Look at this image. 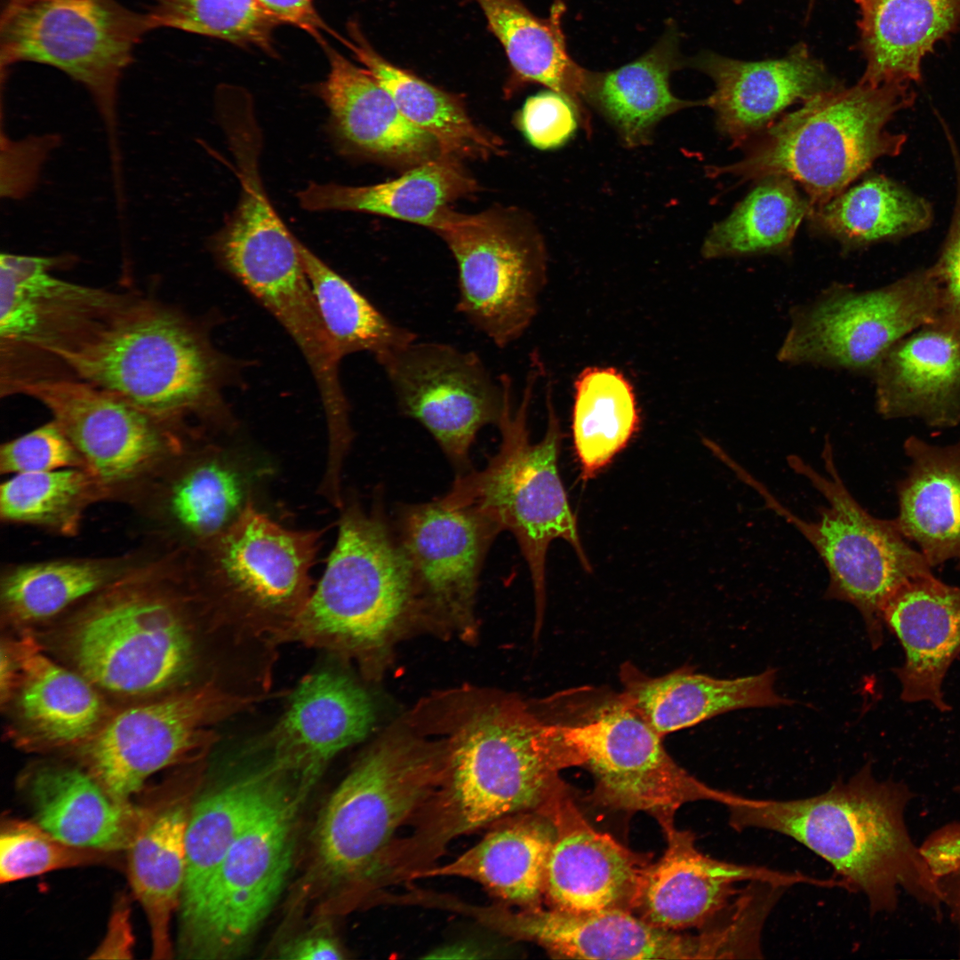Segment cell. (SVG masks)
<instances>
[{
	"mask_svg": "<svg viewBox=\"0 0 960 960\" xmlns=\"http://www.w3.org/2000/svg\"><path fill=\"white\" fill-rule=\"evenodd\" d=\"M909 796L902 783L876 780L868 764L814 796L772 800L732 793L725 806L735 830L780 833L828 861L844 887L866 895L873 913L893 910L900 888L938 912L946 894L907 830Z\"/></svg>",
	"mask_w": 960,
	"mask_h": 960,
	"instance_id": "cell-1",
	"label": "cell"
},
{
	"mask_svg": "<svg viewBox=\"0 0 960 960\" xmlns=\"http://www.w3.org/2000/svg\"><path fill=\"white\" fill-rule=\"evenodd\" d=\"M580 766L555 721L526 708H490L456 740L439 785L414 818L410 853L428 865L452 839L507 817L542 811L564 790L560 772Z\"/></svg>",
	"mask_w": 960,
	"mask_h": 960,
	"instance_id": "cell-2",
	"label": "cell"
},
{
	"mask_svg": "<svg viewBox=\"0 0 960 960\" xmlns=\"http://www.w3.org/2000/svg\"><path fill=\"white\" fill-rule=\"evenodd\" d=\"M444 763L411 746L383 742L335 788L316 823L308 879L325 914L358 905L387 882L394 836L437 788Z\"/></svg>",
	"mask_w": 960,
	"mask_h": 960,
	"instance_id": "cell-3",
	"label": "cell"
},
{
	"mask_svg": "<svg viewBox=\"0 0 960 960\" xmlns=\"http://www.w3.org/2000/svg\"><path fill=\"white\" fill-rule=\"evenodd\" d=\"M195 595L184 557L156 551L95 595L82 614L73 636L82 675L124 694L178 683L193 663L185 612Z\"/></svg>",
	"mask_w": 960,
	"mask_h": 960,
	"instance_id": "cell-4",
	"label": "cell"
},
{
	"mask_svg": "<svg viewBox=\"0 0 960 960\" xmlns=\"http://www.w3.org/2000/svg\"><path fill=\"white\" fill-rule=\"evenodd\" d=\"M915 97L910 84L895 83L858 82L822 92L751 140L740 161L712 172L740 181L785 176L805 191L811 210L820 207L876 160L900 153L906 135L886 126Z\"/></svg>",
	"mask_w": 960,
	"mask_h": 960,
	"instance_id": "cell-5",
	"label": "cell"
},
{
	"mask_svg": "<svg viewBox=\"0 0 960 960\" xmlns=\"http://www.w3.org/2000/svg\"><path fill=\"white\" fill-rule=\"evenodd\" d=\"M521 400L515 404L509 388L498 424L501 442L482 470L457 476L442 498L452 505L476 507L516 540L528 565L539 618L546 598V560L550 543L565 540L586 571L591 566L579 534L578 524L558 470L563 432L556 412L553 383L545 384L547 427L541 440L532 443L529 412L540 377L546 373L537 351L530 356Z\"/></svg>",
	"mask_w": 960,
	"mask_h": 960,
	"instance_id": "cell-6",
	"label": "cell"
},
{
	"mask_svg": "<svg viewBox=\"0 0 960 960\" xmlns=\"http://www.w3.org/2000/svg\"><path fill=\"white\" fill-rule=\"evenodd\" d=\"M74 378L113 393L191 433L213 389L214 369L199 335L176 311L130 297L90 338L57 355Z\"/></svg>",
	"mask_w": 960,
	"mask_h": 960,
	"instance_id": "cell-7",
	"label": "cell"
},
{
	"mask_svg": "<svg viewBox=\"0 0 960 960\" xmlns=\"http://www.w3.org/2000/svg\"><path fill=\"white\" fill-rule=\"evenodd\" d=\"M324 572L274 638L362 652L380 644L415 596L408 559L382 506L345 499Z\"/></svg>",
	"mask_w": 960,
	"mask_h": 960,
	"instance_id": "cell-8",
	"label": "cell"
},
{
	"mask_svg": "<svg viewBox=\"0 0 960 960\" xmlns=\"http://www.w3.org/2000/svg\"><path fill=\"white\" fill-rule=\"evenodd\" d=\"M826 438L822 459L828 476L817 472L797 455L788 463L826 499L819 519L802 520L778 501L767 488L734 461L731 469L751 486L765 506L794 525L825 564L829 581L825 597L846 602L860 613L873 649L884 640L883 608L891 596L911 579L932 573L924 556L910 546L894 519L868 513L844 486Z\"/></svg>",
	"mask_w": 960,
	"mask_h": 960,
	"instance_id": "cell-9",
	"label": "cell"
},
{
	"mask_svg": "<svg viewBox=\"0 0 960 960\" xmlns=\"http://www.w3.org/2000/svg\"><path fill=\"white\" fill-rule=\"evenodd\" d=\"M431 229L456 261L457 312L499 348L519 340L548 282L547 248L534 222L511 207L472 214L447 208Z\"/></svg>",
	"mask_w": 960,
	"mask_h": 960,
	"instance_id": "cell-10",
	"label": "cell"
},
{
	"mask_svg": "<svg viewBox=\"0 0 960 960\" xmlns=\"http://www.w3.org/2000/svg\"><path fill=\"white\" fill-rule=\"evenodd\" d=\"M308 792L289 778L237 837L196 908L180 920L183 957L231 959L245 951L284 887Z\"/></svg>",
	"mask_w": 960,
	"mask_h": 960,
	"instance_id": "cell-11",
	"label": "cell"
},
{
	"mask_svg": "<svg viewBox=\"0 0 960 960\" xmlns=\"http://www.w3.org/2000/svg\"><path fill=\"white\" fill-rule=\"evenodd\" d=\"M322 533L274 521L256 503L203 549L186 557L199 597L220 613L268 626L275 636L302 610Z\"/></svg>",
	"mask_w": 960,
	"mask_h": 960,
	"instance_id": "cell-12",
	"label": "cell"
},
{
	"mask_svg": "<svg viewBox=\"0 0 960 960\" xmlns=\"http://www.w3.org/2000/svg\"><path fill=\"white\" fill-rule=\"evenodd\" d=\"M556 722L580 762L593 775L595 797L605 806L645 812L657 820L675 817L684 804L714 801L730 793L713 788L682 768L662 738L620 692L593 694ZM574 700V699H573Z\"/></svg>",
	"mask_w": 960,
	"mask_h": 960,
	"instance_id": "cell-13",
	"label": "cell"
},
{
	"mask_svg": "<svg viewBox=\"0 0 960 960\" xmlns=\"http://www.w3.org/2000/svg\"><path fill=\"white\" fill-rule=\"evenodd\" d=\"M151 29L148 13L116 0H10L1 16V66L34 61L63 71L91 93L115 141L118 83Z\"/></svg>",
	"mask_w": 960,
	"mask_h": 960,
	"instance_id": "cell-14",
	"label": "cell"
},
{
	"mask_svg": "<svg viewBox=\"0 0 960 960\" xmlns=\"http://www.w3.org/2000/svg\"><path fill=\"white\" fill-rule=\"evenodd\" d=\"M941 313L933 268L870 291L833 284L790 311L780 362L870 372L896 342Z\"/></svg>",
	"mask_w": 960,
	"mask_h": 960,
	"instance_id": "cell-15",
	"label": "cell"
},
{
	"mask_svg": "<svg viewBox=\"0 0 960 960\" xmlns=\"http://www.w3.org/2000/svg\"><path fill=\"white\" fill-rule=\"evenodd\" d=\"M273 470L251 448L195 436L131 506L152 546L188 556L239 519Z\"/></svg>",
	"mask_w": 960,
	"mask_h": 960,
	"instance_id": "cell-16",
	"label": "cell"
},
{
	"mask_svg": "<svg viewBox=\"0 0 960 960\" xmlns=\"http://www.w3.org/2000/svg\"><path fill=\"white\" fill-rule=\"evenodd\" d=\"M17 393L44 405L71 440L105 500L132 505L184 447L180 431L120 396L74 377L31 381Z\"/></svg>",
	"mask_w": 960,
	"mask_h": 960,
	"instance_id": "cell-17",
	"label": "cell"
},
{
	"mask_svg": "<svg viewBox=\"0 0 960 960\" xmlns=\"http://www.w3.org/2000/svg\"><path fill=\"white\" fill-rule=\"evenodd\" d=\"M63 262L60 257L0 256L1 391L6 395L41 380L43 363L60 364V352L90 338L130 298L55 276L53 269Z\"/></svg>",
	"mask_w": 960,
	"mask_h": 960,
	"instance_id": "cell-18",
	"label": "cell"
},
{
	"mask_svg": "<svg viewBox=\"0 0 960 960\" xmlns=\"http://www.w3.org/2000/svg\"><path fill=\"white\" fill-rule=\"evenodd\" d=\"M375 357L399 412L432 436L457 476L471 471V447L483 428L498 426L511 378H493L476 352L444 342L416 340Z\"/></svg>",
	"mask_w": 960,
	"mask_h": 960,
	"instance_id": "cell-19",
	"label": "cell"
},
{
	"mask_svg": "<svg viewBox=\"0 0 960 960\" xmlns=\"http://www.w3.org/2000/svg\"><path fill=\"white\" fill-rule=\"evenodd\" d=\"M251 703L248 696L205 684L129 708L87 743L88 772L112 796L130 802L152 775L205 750L214 740L212 727Z\"/></svg>",
	"mask_w": 960,
	"mask_h": 960,
	"instance_id": "cell-20",
	"label": "cell"
},
{
	"mask_svg": "<svg viewBox=\"0 0 960 960\" xmlns=\"http://www.w3.org/2000/svg\"><path fill=\"white\" fill-rule=\"evenodd\" d=\"M484 924L518 940L532 941L556 958L708 959L702 934L682 935L652 925L632 911L611 908L572 913L541 907L518 912L470 908Z\"/></svg>",
	"mask_w": 960,
	"mask_h": 960,
	"instance_id": "cell-21",
	"label": "cell"
},
{
	"mask_svg": "<svg viewBox=\"0 0 960 960\" xmlns=\"http://www.w3.org/2000/svg\"><path fill=\"white\" fill-rule=\"evenodd\" d=\"M667 839L660 859L644 870L632 912L660 928L680 931L703 926L729 907L740 893V881L768 882L789 886L820 880L765 868L713 859L698 850L695 836L675 826L674 818L658 820Z\"/></svg>",
	"mask_w": 960,
	"mask_h": 960,
	"instance_id": "cell-22",
	"label": "cell"
},
{
	"mask_svg": "<svg viewBox=\"0 0 960 960\" xmlns=\"http://www.w3.org/2000/svg\"><path fill=\"white\" fill-rule=\"evenodd\" d=\"M685 64L713 80L715 90L705 106L732 147L748 144L788 107L843 85L804 43L778 59L744 61L706 51Z\"/></svg>",
	"mask_w": 960,
	"mask_h": 960,
	"instance_id": "cell-23",
	"label": "cell"
},
{
	"mask_svg": "<svg viewBox=\"0 0 960 960\" xmlns=\"http://www.w3.org/2000/svg\"><path fill=\"white\" fill-rule=\"evenodd\" d=\"M395 532L408 559L415 593L453 611L468 606L499 524L478 508L443 498L405 504L396 513Z\"/></svg>",
	"mask_w": 960,
	"mask_h": 960,
	"instance_id": "cell-24",
	"label": "cell"
},
{
	"mask_svg": "<svg viewBox=\"0 0 960 960\" xmlns=\"http://www.w3.org/2000/svg\"><path fill=\"white\" fill-rule=\"evenodd\" d=\"M543 812L555 826L544 889L550 908L572 913L632 911L646 860L594 828L567 788Z\"/></svg>",
	"mask_w": 960,
	"mask_h": 960,
	"instance_id": "cell-25",
	"label": "cell"
},
{
	"mask_svg": "<svg viewBox=\"0 0 960 960\" xmlns=\"http://www.w3.org/2000/svg\"><path fill=\"white\" fill-rule=\"evenodd\" d=\"M373 722L372 703L362 688L340 674L322 671L300 683L260 747L272 765L310 789L328 763L364 739Z\"/></svg>",
	"mask_w": 960,
	"mask_h": 960,
	"instance_id": "cell-26",
	"label": "cell"
},
{
	"mask_svg": "<svg viewBox=\"0 0 960 960\" xmlns=\"http://www.w3.org/2000/svg\"><path fill=\"white\" fill-rule=\"evenodd\" d=\"M321 46L330 68L316 92L329 110L332 133L343 151L409 168L440 155L436 140L403 115L365 68L328 43Z\"/></svg>",
	"mask_w": 960,
	"mask_h": 960,
	"instance_id": "cell-27",
	"label": "cell"
},
{
	"mask_svg": "<svg viewBox=\"0 0 960 960\" xmlns=\"http://www.w3.org/2000/svg\"><path fill=\"white\" fill-rule=\"evenodd\" d=\"M871 374L884 418L955 427L960 422V322L940 314L891 347Z\"/></svg>",
	"mask_w": 960,
	"mask_h": 960,
	"instance_id": "cell-28",
	"label": "cell"
},
{
	"mask_svg": "<svg viewBox=\"0 0 960 960\" xmlns=\"http://www.w3.org/2000/svg\"><path fill=\"white\" fill-rule=\"evenodd\" d=\"M882 619L905 654L902 665L894 669L900 699L927 701L940 712L949 711L942 684L960 654V587L933 573L911 579L887 600Z\"/></svg>",
	"mask_w": 960,
	"mask_h": 960,
	"instance_id": "cell-29",
	"label": "cell"
},
{
	"mask_svg": "<svg viewBox=\"0 0 960 960\" xmlns=\"http://www.w3.org/2000/svg\"><path fill=\"white\" fill-rule=\"evenodd\" d=\"M620 678L621 693L661 737L729 711L793 703L776 692L774 668L726 679L689 668L651 676L626 662Z\"/></svg>",
	"mask_w": 960,
	"mask_h": 960,
	"instance_id": "cell-30",
	"label": "cell"
},
{
	"mask_svg": "<svg viewBox=\"0 0 960 960\" xmlns=\"http://www.w3.org/2000/svg\"><path fill=\"white\" fill-rule=\"evenodd\" d=\"M679 33L669 26L644 54L616 69L587 71L583 101L596 109L628 148L652 142L659 123L686 108L705 106L676 97L671 74L684 62L678 52Z\"/></svg>",
	"mask_w": 960,
	"mask_h": 960,
	"instance_id": "cell-31",
	"label": "cell"
},
{
	"mask_svg": "<svg viewBox=\"0 0 960 960\" xmlns=\"http://www.w3.org/2000/svg\"><path fill=\"white\" fill-rule=\"evenodd\" d=\"M26 791L34 821L77 847L126 851L144 812L112 796L90 772L75 768H42L30 777Z\"/></svg>",
	"mask_w": 960,
	"mask_h": 960,
	"instance_id": "cell-32",
	"label": "cell"
},
{
	"mask_svg": "<svg viewBox=\"0 0 960 960\" xmlns=\"http://www.w3.org/2000/svg\"><path fill=\"white\" fill-rule=\"evenodd\" d=\"M495 826L452 861L420 876H460L482 884L505 903L540 907L548 855L555 840L551 818L540 811L515 814Z\"/></svg>",
	"mask_w": 960,
	"mask_h": 960,
	"instance_id": "cell-33",
	"label": "cell"
},
{
	"mask_svg": "<svg viewBox=\"0 0 960 960\" xmlns=\"http://www.w3.org/2000/svg\"><path fill=\"white\" fill-rule=\"evenodd\" d=\"M903 448L910 464L897 484L896 525L932 568L953 561L960 570V442L935 445L912 436Z\"/></svg>",
	"mask_w": 960,
	"mask_h": 960,
	"instance_id": "cell-34",
	"label": "cell"
},
{
	"mask_svg": "<svg viewBox=\"0 0 960 960\" xmlns=\"http://www.w3.org/2000/svg\"><path fill=\"white\" fill-rule=\"evenodd\" d=\"M860 49L866 68L859 82L878 86L921 79L924 57L960 25V0H856Z\"/></svg>",
	"mask_w": 960,
	"mask_h": 960,
	"instance_id": "cell-35",
	"label": "cell"
},
{
	"mask_svg": "<svg viewBox=\"0 0 960 960\" xmlns=\"http://www.w3.org/2000/svg\"><path fill=\"white\" fill-rule=\"evenodd\" d=\"M477 190V181L462 167L460 159L440 154L382 183H312L299 192L298 199L310 212H365L431 228L450 204Z\"/></svg>",
	"mask_w": 960,
	"mask_h": 960,
	"instance_id": "cell-36",
	"label": "cell"
},
{
	"mask_svg": "<svg viewBox=\"0 0 960 960\" xmlns=\"http://www.w3.org/2000/svg\"><path fill=\"white\" fill-rule=\"evenodd\" d=\"M190 806L183 796L144 809L126 850L129 883L147 916L156 959H168L172 953L171 921L183 892Z\"/></svg>",
	"mask_w": 960,
	"mask_h": 960,
	"instance_id": "cell-37",
	"label": "cell"
},
{
	"mask_svg": "<svg viewBox=\"0 0 960 960\" xmlns=\"http://www.w3.org/2000/svg\"><path fill=\"white\" fill-rule=\"evenodd\" d=\"M289 778L268 764L191 804L180 920L193 912L232 844Z\"/></svg>",
	"mask_w": 960,
	"mask_h": 960,
	"instance_id": "cell-38",
	"label": "cell"
},
{
	"mask_svg": "<svg viewBox=\"0 0 960 960\" xmlns=\"http://www.w3.org/2000/svg\"><path fill=\"white\" fill-rule=\"evenodd\" d=\"M348 34L344 45L392 96L403 115L436 140L441 155L484 159L503 152L502 140L474 123L460 97L388 61L357 22H348Z\"/></svg>",
	"mask_w": 960,
	"mask_h": 960,
	"instance_id": "cell-39",
	"label": "cell"
},
{
	"mask_svg": "<svg viewBox=\"0 0 960 960\" xmlns=\"http://www.w3.org/2000/svg\"><path fill=\"white\" fill-rule=\"evenodd\" d=\"M156 551L148 546L115 556L8 564L1 573L2 606L15 620H46L93 597Z\"/></svg>",
	"mask_w": 960,
	"mask_h": 960,
	"instance_id": "cell-40",
	"label": "cell"
},
{
	"mask_svg": "<svg viewBox=\"0 0 960 960\" xmlns=\"http://www.w3.org/2000/svg\"><path fill=\"white\" fill-rule=\"evenodd\" d=\"M500 40L518 80L540 84L572 100L591 133L583 101L587 69L570 56L562 27L565 5L556 0L548 18H539L520 0H474Z\"/></svg>",
	"mask_w": 960,
	"mask_h": 960,
	"instance_id": "cell-41",
	"label": "cell"
},
{
	"mask_svg": "<svg viewBox=\"0 0 960 960\" xmlns=\"http://www.w3.org/2000/svg\"><path fill=\"white\" fill-rule=\"evenodd\" d=\"M15 657L20 670V709L32 727L60 743L94 734L103 704L88 678L51 660L30 636L17 644Z\"/></svg>",
	"mask_w": 960,
	"mask_h": 960,
	"instance_id": "cell-42",
	"label": "cell"
},
{
	"mask_svg": "<svg viewBox=\"0 0 960 960\" xmlns=\"http://www.w3.org/2000/svg\"><path fill=\"white\" fill-rule=\"evenodd\" d=\"M817 230L844 250L912 235L932 221L930 204L884 175L844 190L807 216Z\"/></svg>",
	"mask_w": 960,
	"mask_h": 960,
	"instance_id": "cell-43",
	"label": "cell"
},
{
	"mask_svg": "<svg viewBox=\"0 0 960 960\" xmlns=\"http://www.w3.org/2000/svg\"><path fill=\"white\" fill-rule=\"evenodd\" d=\"M640 412L630 380L612 366L582 369L573 383L572 442L584 480L596 476L638 430Z\"/></svg>",
	"mask_w": 960,
	"mask_h": 960,
	"instance_id": "cell-44",
	"label": "cell"
},
{
	"mask_svg": "<svg viewBox=\"0 0 960 960\" xmlns=\"http://www.w3.org/2000/svg\"><path fill=\"white\" fill-rule=\"evenodd\" d=\"M810 212L809 200L792 180L780 175L761 179L724 220L711 228L701 256L716 260L783 252Z\"/></svg>",
	"mask_w": 960,
	"mask_h": 960,
	"instance_id": "cell-45",
	"label": "cell"
},
{
	"mask_svg": "<svg viewBox=\"0 0 960 960\" xmlns=\"http://www.w3.org/2000/svg\"><path fill=\"white\" fill-rule=\"evenodd\" d=\"M325 330L340 356L368 351L375 356L418 339L415 332L389 319L296 238Z\"/></svg>",
	"mask_w": 960,
	"mask_h": 960,
	"instance_id": "cell-46",
	"label": "cell"
},
{
	"mask_svg": "<svg viewBox=\"0 0 960 960\" xmlns=\"http://www.w3.org/2000/svg\"><path fill=\"white\" fill-rule=\"evenodd\" d=\"M106 501L93 476L83 468L8 476L0 487V519L62 537L79 534L85 513Z\"/></svg>",
	"mask_w": 960,
	"mask_h": 960,
	"instance_id": "cell-47",
	"label": "cell"
},
{
	"mask_svg": "<svg viewBox=\"0 0 960 960\" xmlns=\"http://www.w3.org/2000/svg\"><path fill=\"white\" fill-rule=\"evenodd\" d=\"M147 13L152 29L176 28L276 55L273 33L280 23L257 0H155Z\"/></svg>",
	"mask_w": 960,
	"mask_h": 960,
	"instance_id": "cell-48",
	"label": "cell"
},
{
	"mask_svg": "<svg viewBox=\"0 0 960 960\" xmlns=\"http://www.w3.org/2000/svg\"><path fill=\"white\" fill-rule=\"evenodd\" d=\"M116 853L77 847L44 830L36 821L4 819L0 835V882L9 884L58 869L99 864Z\"/></svg>",
	"mask_w": 960,
	"mask_h": 960,
	"instance_id": "cell-49",
	"label": "cell"
},
{
	"mask_svg": "<svg viewBox=\"0 0 960 960\" xmlns=\"http://www.w3.org/2000/svg\"><path fill=\"white\" fill-rule=\"evenodd\" d=\"M67 468H85L78 451L52 419L0 447V472L7 476Z\"/></svg>",
	"mask_w": 960,
	"mask_h": 960,
	"instance_id": "cell-50",
	"label": "cell"
},
{
	"mask_svg": "<svg viewBox=\"0 0 960 960\" xmlns=\"http://www.w3.org/2000/svg\"><path fill=\"white\" fill-rule=\"evenodd\" d=\"M518 125L526 140L540 150L557 149L575 136L579 127H588L579 107L566 96L547 90L529 97L518 116Z\"/></svg>",
	"mask_w": 960,
	"mask_h": 960,
	"instance_id": "cell-51",
	"label": "cell"
},
{
	"mask_svg": "<svg viewBox=\"0 0 960 960\" xmlns=\"http://www.w3.org/2000/svg\"><path fill=\"white\" fill-rule=\"evenodd\" d=\"M53 134L12 140L1 135V196L19 199L35 188L45 160L58 146Z\"/></svg>",
	"mask_w": 960,
	"mask_h": 960,
	"instance_id": "cell-52",
	"label": "cell"
},
{
	"mask_svg": "<svg viewBox=\"0 0 960 960\" xmlns=\"http://www.w3.org/2000/svg\"><path fill=\"white\" fill-rule=\"evenodd\" d=\"M949 143L956 168V199L946 241L932 268L940 289V314L960 322V157L952 138Z\"/></svg>",
	"mask_w": 960,
	"mask_h": 960,
	"instance_id": "cell-53",
	"label": "cell"
},
{
	"mask_svg": "<svg viewBox=\"0 0 960 960\" xmlns=\"http://www.w3.org/2000/svg\"><path fill=\"white\" fill-rule=\"evenodd\" d=\"M257 1L280 24H289L303 30L320 45L326 43L324 33L330 34L341 43L345 38L324 22L316 9L314 0Z\"/></svg>",
	"mask_w": 960,
	"mask_h": 960,
	"instance_id": "cell-54",
	"label": "cell"
},
{
	"mask_svg": "<svg viewBox=\"0 0 960 960\" xmlns=\"http://www.w3.org/2000/svg\"><path fill=\"white\" fill-rule=\"evenodd\" d=\"M282 958L299 960H337L346 958L345 952L327 931L314 930L291 940L279 951Z\"/></svg>",
	"mask_w": 960,
	"mask_h": 960,
	"instance_id": "cell-55",
	"label": "cell"
},
{
	"mask_svg": "<svg viewBox=\"0 0 960 960\" xmlns=\"http://www.w3.org/2000/svg\"><path fill=\"white\" fill-rule=\"evenodd\" d=\"M133 937L128 904L120 901L112 913L106 935L92 958H131Z\"/></svg>",
	"mask_w": 960,
	"mask_h": 960,
	"instance_id": "cell-56",
	"label": "cell"
},
{
	"mask_svg": "<svg viewBox=\"0 0 960 960\" xmlns=\"http://www.w3.org/2000/svg\"><path fill=\"white\" fill-rule=\"evenodd\" d=\"M9 648L2 645L1 648V668H0V690L2 703L11 697L14 685V653L12 656Z\"/></svg>",
	"mask_w": 960,
	"mask_h": 960,
	"instance_id": "cell-57",
	"label": "cell"
},
{
	"mask_svg": "<svg viewBox=\"0 0 960 960\" xmlns=\"http://www.w3.org/2000/svg\"><path fill=\"white\" fill-rule=\"evenodd\" d=\"M734 1H735L736 3H738V4H740V3L743 2L744 0H734Z\"/></svg>",
	"mask_w": 960,
	"mask_h": 960,
	"instance_id": "cell-58",
	"label": "cell"
},
{
	"mask_svg": "<svg viewBox=\"0 0 960 960\" xmlns=\"http://www.w3.org/2000/svg\"><path fill=\"white\" fill-rule=\"evenodd\" d=\"M956 790L960 793V786L956 788Z\"/></svg>",
	"mask_w": 960,
	"mask_h": 960,
	"instance_id": "cell-59",
	"label": "cell"
},
{
	"mask_svg": "<svg viewBox=\"0 0 960 960\" xmlns=\"http://www.w3.org/2000/svg\"><path fill=\"white\" fill-rule=\"evenodd\" d=\"M8 1H10V0H8Z\"/></svg>",
	"mask_w": 960,
	"mask_h": 960,
	"instance_id": "cell-60",
	"label": "cell"
}]
</instances>
